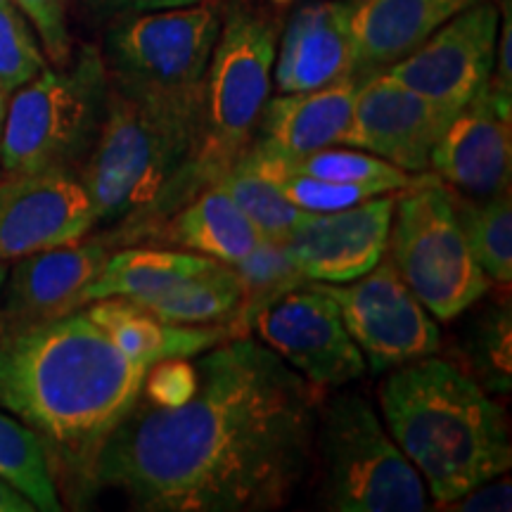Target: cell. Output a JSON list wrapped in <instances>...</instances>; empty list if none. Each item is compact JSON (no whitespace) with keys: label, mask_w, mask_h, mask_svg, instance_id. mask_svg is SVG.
Returning <instances> with one entry per match:
<instances>
[{"label":"cell","mask_w":512,"mask_h":512,"mask_svg":"<svg viewBox=\"0 0 512 512\" xmlns=\"http://www.w3.org/2000/svg\"><path fill=\"white\" fill-rule=\"evenodd\" d=\"M107 93L110 76L95 48H83L57 72L43 69L10 102L0 131V169L5 174L72 169L91 152Z\"/></svg>","instance_id":"52a82bcc"},{"label":"cell","mask_w":512,"mask_h":512,"mask_svg":"<svg viewBox=\"0 0 512 512\" xmlns=\"http://www.w3.org/2000/svg\"><path fill=\"white\" fill-rule=\"evenodd\" d=\"M200 110L202 100L128 93L110 83L105 117L79 174L98 223L140 240L162 221L192 157Z\"/></svg>","instance_id":"277c9868"},{"label":"cell","mask_w":512,"mask_h":512,"mask_svg":"<svg viewBox=\"0 0 512 512\" xmlns=\"http://www.w3.org/2000/svg\"><path fill=\"white\" fill-rule=\"evenodd\" d=\"M147 366L121 354L86 311L0 328V408L46 446L53 477L83 501L95 463L143 392Z\"/></svg>","instance_id":"7a4b0ae2"},{"label":"cell","mask_w":512,"mask_h":512,"mask_svg":"<svg viewBox=\"0 0 512 512\" xmlns=\"http://www.w3.org/2000/svg\"><path fill=\"white\" fill-rule=\"evenodd\" d=\"M110 259L102 240L72 242L22 256L5 275L0 328L55 320L86 306V287Z\"/></svg>","instance_id":"2e32d148"},{"label":"cell","mask_w":512,"mask_h":512,"mask_svg":"<svg viewBox=\"0 0 512 512\" xmlns=\"http://www.w3.org/2000/svg\"><path fill=\"white\" fill-rule=\"evenodd\" d=\"M240 328L245 335L252 330L294 373L320 389L344 387L368 373L337 304L311 280L256 306Z\"/></svg>","instance_id":"30bf717a"},{"label":"cell","mask_w":512,"mask_h":512,"mask_svg":"<svg viewBox=\"0 0 512 512\" xmlns=\"http://www.w3.org/2000/svg\"><path fill=\"white\" fill-rule=\"evenodd\" d=\"M430 166L441 183L472 200L510 190L512 119L496 110L486 88L448 121Z\"/></svg>","instance_id":"e0dca14e"},{"label":"cell","mask_w":512,"mask_h":512,"mask_svg":"<svg viewBox=\"0 0 512 512\" xmlns=\"http://www.w3.org/2000/svg\"><path fill=\"white\" fill-rule=\"evenodd\" d=\"M475 380L491 392H510L512 384V325L510 306H494L477 320L470 339Z\"/></svg>","instance_id":"f546056e"},{"label":"cell","mask_w":512,"mask_h":512,"mask_svg":"<svg viewBox=\"0 0 512 512\" xmlns=\"http://www.w3.org/2000/svg\"><path fill=\"white\" fill-rule=\"evenodd\" d=\"M219 185L228 192L230 200L238 204L261 240L283 245L292 228L306 216V211L294 207L283 190L245 157H240L238 164L221 176Z\"/></svg>","instance_id":"83f0119b"},{"label":"cell","mask_w":512,"mask_h":512,"mask_svg":"<svg viewBox=\"0 0 512 512\" xmlns=\"http://www.w3.org/2000/svg\"><path fill=\"white\" fill-rule=\"evenodd\" d=\"M19 12L34 24L43 50L55 67L72 60V36H69L67 12L69 0H12Z\"/></svg>","instance_id":"1f68e13d"},{"label":"cell","mask_w":512,"mask_h":512,"mask_svg":"<svg viewBox=\"0 0 512 512\" xmlns=\"http://www.w3.org/2000/svg\"><path fill=\"white\" fill-rule=\"evenodd\" d=\"M448 119L392 74L363 76L344 145L384 159L408 174L430 169L432 150Z\"/></svg>","instance_id":"9a60e30c"},{"label":"cell","mask_w":512,"mask_h":512,"mask_svg":"<svg viewBox=\"0 0 512 512\" xmlns=\"http://www.w3.org/2000/svg\"><path fill=\"white\" fill-rule=\"evenodd\" d=\"M275 50L278 29L264 12L247 3H230L223 10L219 41L204 76L195 147L162 221L197 192L219 183L252 145L261 110L271 98Z\"/></svg>","instance_id":"5b68a950"},{"label":"cell","mask_w":512,"mask_h":512,"mask_svg":"<svg viewBox=\"0 0 512 512\" xmlns=\"http://www.w3.org/2000/svg\"><path fill=\"white\" fill-rule=\"evenodd\" d=\"M197 387V370L192 358H166L147 368L143 399L157 406H178L188 401Z\"/></svg>","instance_id":"d6a6232c"},{"label":"cell","mask_w":512,"mask_h":512,"mask_svg":"<svg viewBox=\"0 0 512 512\" xmlns=\"http://www.w3.org/2000/svg\"><path fill=\"white\" fill-rule=\"evenodd\" d=\"M242 283L233 266L216 261L200 275L183 280L155 297L136 302L164 323L174 325H219L238 323L242 309ZM238 328V325H235ZM240 332V330H238ZM242 335V332H240Z\"/></svg>","instance_id":"cb8c5ba5"},{"label":"cell","mask_w":512,"mask_h":512,"mask_svg":"<svg viewBox=\"0 0 512 512\" xmlns=\"http://www.w3.org/2000/svg\"><path fill=\"white\" fill-rule=\"evenodd\" d=\"M235 273H238L240 283H242V309L238 316V330L240 320L247 316L249 311L256 309L259 304L268 302V299L278 297L292 287L304 285V275L297 271V266L292 264L290 256H287L285 247L280 242H268L261 240L259 245L254 247L252 254H247L245 259L238 261L233 266ZM245 335V332H242Z\"/></svg>","instance_id":"f1b7e54d"},{"label":"cell","mask_w":512,"mask_h":512,"mask_svg":"<svg viewBox=\"0 0 512 512\" xmlns=\"http://www.w3.org/2000/svg\"><path fill=\"white\" fill-rule=\"evenodd\" d=\"M510 479L496 477L489 482L479 484L477 489L467 491L458 501L448 503V510H510Z\"/></svg>","instance_id":"e575fe53"},{"label":"cell","mask_w":512,"mask_h":512,"mask_svg":"<svg viewBox=\"0 0 512 512\" xmlns=\"http://www.w3.org/2000/svg\"><path fill=\"white\" fill-rule=\"evenodd\" d=\"M5 3H12V0H0V5H5Z\"/></svg>","instance_id":"f35d334b"},{"label":"cell","mask_w":512,"mask_h":512,"mask_svg":"<svg viewBox=\"0 0 512 512\" xmlns=\"http://www.w3.org/2000/svg\"><path fill=\"white\" fill-rule=\"evenodd\" d=\"M387 256L441 323L463 316L494 287L467 247L451 190L439 176H420L396 192Z\"/></svg>","instance_id":"ba28073f"},{"label":"cell","mask_w":512,"mask_h":512,"mask_svg":"<svg viewBox=\"0 0 512 512\" xmlns=\"http://www.w3.org/2000/svg\"><path fill=\"white\" fill-rule=\"evenodd\" d=\"M356 76L384 72L479 0H349Z\"/></svg>","instance_id":"d6986e66"},{"label":"cell","mask_w":512,"mask_h":512,"mask_svg":"<svg viewBox=\"0 0 512 512\" xmlns=\"http://www.w3.org/2000/svg\"><path fill=\"white\" fill-rule=\"evenodd\" d=\"M313 451L323 467L320 498L335 512H422L434 503L420 472L358 394L320 401Z\"/></svg>","instance_id":"8992f818"},{"label":"cell","mask_w":512,"mask_h":512,"mask_svg":"<svg viewBox=\"0 0 512 512\" xmlns=\"http://www.w3.org/2000/svg\"><path fill=\"white\" fill-rule=\"evenodd\" d=\"M451 190V188H448ZM467 247L494 285L512 283V202L510 190L472 200L451 190Z\"/></svg>","instance_id":"d4e9b609"},{"label":"cell","mask_w":512,"mask_h":512,"mask_svg":"<svg viewBox=\"0 0 512 512\" xmlns=\"http://www.w3.org/2000/svg\"><path fill=\"white\" fill-rule=\"evenodd\" d=\"M261 140V138H259ZM266 143V140H261ZM273 150V155L283 162L290 171L297 174L320 178V181L332 183H358V185H375L382 192H399L411 188L422 174H408L399 166L384 162V159L370 155V152L356 150H337L335 145L323 147V150L306 152V155H285L278 147L266 143Z\"/></svg>","instance_id":"4316f807"},{"label":"cell","mask_w":512,"mask_h":512,"mask_svg":"<svg viewBox=\"0 0 512 512\" xmlns=\"http://www.w3.org/2000/svg\"><path fill=\"white\" fill-rule=\"evenodd\" d=\"M81 3L95 19H117L140 15V12L185 8V5L207 3V0H81Z\"/></svg>","instance_id":"836d02e7"},{"label":"cell","mask_w":512,"mask_h":512,"mask_svg":"<svg viewBox=\"0 0 512 512\" xmlns=\"http://www.w3.org/2000/svg\"><path fill=\"white\" fill-rule=\"evenodd\" d=\"M498 22L501 10L491 0H479L387 72L451 121L489 86Z\"/></svg>","instance_id":"7c38bea8"},{"label":"cell","mask_w":512,"mask_h":512,"mask_svg":"<svg viewBox=\"0 0 512 512\" xmlns=\"http://www.w3.org/2000/svg\"><path fill=\"white\" fill-rule=\"evenodd\" d=\"M318 285L337 304L344 328L373 373H384L439 351L437 318L403 283L387 254L373 271L351 283Z\"/></svg>","instance_id":"8fae6325"},{"label":"cell","mask_w":512,"mask_h":512,"mask_svg":"<svg viewBox=\"0 0 512 512\" xmlns=\"http://www.w3.org/2000/svg\"><path fill=\"white\" fill-rule=\"evenodd\" d=\"M86 316L117 344L121 354L143 366L166 358H195L216 344L238 337L235 325H174L164 323L126 297H105L86 304Z\"/></svg>","instance_id":"44dd1931"},{"label":"cell","mask_w":512,"mask_h":512,"mask_svg":"<svg viewBox=\"0 0 512 512\" xmlns=\"http://www.w3.org/2000/svg\"><path fill=\"white\" fill-rule=\"evenodd\" d=\"M216 261L185 249L131 247L110 254L98 278L86 287V304L105 297H126L131 302L155 297L183 280L200 275Z\"/></svg>","instance_id":"603a6c76"},{"label":"cell","mask_w":512,"mask_h":512,"mask_svg":"<svg viewBox=\"0 0 512 512\" xmlns=\"http://www.w3.org/2000/svg\"><path fill=\"white\" fill-rule=\"evenodd\" d=\"M27 496H22L15 486H10L5 479H0V512H34Z\"/></svg>","instance_id":"d590c367"},{"label":"cell","mask_w":512,"mask_h":512,"mask_svg":"<svg viewBox=\"0 0 512 512\" xmlns=\"http://www.w3.org/2000/svg\"><path fill=\"white\" fill-rule=\"evenodd\" d=\"M358 83V76H347L313 91L268 98L256 124L259 136L254 138L266 140L285 155H306L323 147L344 145L354 117Z\"/></svg>","instance_id":"ffe728a7"},{"label":"cell","mask_w":512,"mask_h":512,"mask_svg":"<svg viewBox=\"0 0 512 512\" xmlns=\"http://www.w3.org/2000/svg\"><path fill=\"white\" fill-rule=\"evenodd\" d=\"M347 76H356L349 0H320L294 12L275 50L278 91H313Z\"/></svg>","instance_id":"ac0fdd59"},{"label":"cell","mask_w":512,"mask_h":512,"mask_svg":"<svg viewBox=\"0 0 512 512\" xmlns=\"http://www.w3.org/2000/svg\"><path fill=\"white\" fill-rule=\"evenodd\" d=\"M0 479L27 496L36 510L60 512L64 508L41 437L3 408H0Z\"/></svg>","instance_id":"484cf974"},{"label":"cell","mask_w":512,"mask_h":512,"mask_svg":"<svg viewBox=\"0 0 512 512\" xmlns=\"http://www.w3.org/2000/svg\"><path fill=\"white\" fill-rule=\"evenodd\" d=\"M3 119H5V95L0 93V131H3Z\"/></svg>","instance_id":"74e56055"},{"label":"cell","mask_w":512,"mask_h":512,"mask_svg":"<svg viewBox=\"0 0 512 512\" xmlns=\"http://www.w3.org/2000/svg\"><path fill=\"white\" fill-rule=\"evenodd\" d=\"M95 226L91 197L72 169L0 178V261L72 245Z\"/></svg>","instance_id":"4fadbf2b"},{"label":"cell","mask_w":512,"mask_h":512,"mask_svg":"<svg viewBox=\"0 0 512 512\" xmlns=\"http://www.w3.org/2000/svg\"><path fill=\"white\" fill-rule=\"evenodd\" d=\"M178 406L138 396L95 463V491L140 512H266L292 501L313 458L323 389L266 344L230 337L192 358Z\"/></svg>","instance_id":"6da1fadb"},{"label":"cell","mask_w":512,"mask_h":512,"mask_svg":"<svg viewBox=\"0 0 512 512\" xmlns=\"http://www.w3.org/2000/svg\"><path fill=\"white\" fill-rule=\"evenodd\" d=\"M380 408L387 432L439 508L508 475L512 444L505 411L446 358L434 354L392 368L380 384Z\"/></svg>","instance_id":"3957f363"},{"label":"cell","mask_w":512,"mask_h":512,"mask_svg":"<svg viewBox=\"0 0 512 512\" xmlns=\"http://www.w3.org/2000/svg\"><path fill=\"white\" fill-rule=\"evenodd\" d=\"M394 202L396 192H384L347 209L306 214L285 238V252L304 280L351 283L387 254Z\"/></svg>","instance_id":"5bb4252c"},{"label":"cell","mask_w":512,"mask_h":512,"mask_svg":"<svg viewBox=\"0 0 512 512\" xmlns=\"http://www.w3.org/2000/svg\"><path fill=\"white\" fill-rule=\"evenodd\" d=\"M143 238L209 256L228 266L252 254L261 242V235L219 183L197 192Z\"/></svg>","instance_id":"7402d4cb"},{"label":"cell","mask_w":512,"mask_h":512,"mask_svg":"<svg viewBox=\"0 0 512 512\" xmlns=\"http://www.w3.org/2000/svg\"><path fill=\"white\" fill-rule=\"evenodd\" d=\"M5 275H8V268H5V261H0V294H3V285H5Z\"/></svg>","instance_id":"8d00e7d4"},{"label":"cell","mask_w":512,"mask_h":512,"mask_svg":"<svg viewBox=\"0 0 512 512\" xmlns=\"http://www.w3.org/2000/svg\"><path fill=\"white\" fill-rule=\"evenodd\" d=\"M46 69L34 31L15 3L0 5V93L10 95Z\"/></svg>","instance_id":"4dcf8cb0"},{"label":"cell","mask_w":512,"mask_h":512,"mask_svg":"<svg viewBox=\"0 0 512 512\" xmlns=\"http://www.w3.org/2000/svg\"><path fill=\"white\" fill-rule=\"evenodd\" d=\"M221 22L219 0L117 17L102 57L110 83L128 93L202 100Z\"/></svg>","instance_id":"9c48e42d"},{"label":"cell","mask_w":512,"mask_h":512,"mask_svg":"<svg viewBox=\"0 0 512 512\" xmlns=\"http://www.w3.org/2000/svg\"><path fill=\"white\" fill-rule=\"evenodd\" d=\"M278 3H287V0H278Z\"/></svg>","instance_id":"ab89813d"}]
</instances>
